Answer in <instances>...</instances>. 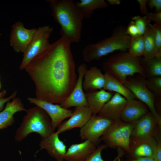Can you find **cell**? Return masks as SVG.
<instances>
[{
	"instance_id": "1",
	"label": "cell",
	"mask_w": 161,
	"mask_h": 161,
	"mask_svg": "<svg viewBox=\"0 0 161 161\" xmlns=\"http://www.w3.org/2000/svg\"><path fill=\"white\" fill-rule=\"evenodd\" d=\"M71 44L61 37L25 67L24 70L35 85L37 98L60 104L72 92L77 76Z\"/></svg>"
},
{
	"instance_id": "2",
	"label": "cell",
	"mask_w": 161,
	"mask_h": 161,
	"mask_svg": "<svg viewBox=\"0 0 161 161\" xmlns=\"http://www.w3.org/2000/svg\"><path fill=\"white\" fill-rule=\"evenodd\" d=\"M55 20L60 25V33L71 43L80 41L84 19L72 0H47Z\"/></svg>"
},
{
	"instance_id": "3",
	"label": "cell",
	"mask_w": 161,
	"mask_h": 161,
	"mask_svg": "<svg viewBox=\"0 0 161 161\" xmlns=\"http://www.w3.org/2000/svg\"><path fill=\"white\" fill-rule=\"evenodd\" d=\"M130 38L123 28H117L111 36L86 46L82 52L83 59L85 62H89L100 59L115 51L126 52Z\"/></svg>"
},
{
	"instance_id": "4",
	"label": "cell",
	"mask_w": 161,
	"mask_h": 161,
	"mask_svg": "<svg viewBox=\"0 0 161 161\" xmlns=\"http://www.w3.org/2000/svg\"><path fill=\"white\" fill-rule=\"evenodd\" d=\"M102 68L105 73L112 75L121 82L136 74L145 77L140 59L128 52L120 51L112 55L103 63Z\"/></svg>"
},
{
	"instance_id": "5",
	"label": "cell",
	"mask_w": 161,
	"mask_h": 161,
	"mask_svg": "<svg viewBox=\"0 0 161 161\" xmlns=\"http://www.w3.org/2000/svg\"><path fill=\"white\" fill-rule=\"evenodd\" d=\"M26 111V114L16 131V141H21L32 133H37L43 138L54 131L50 117L42 109L36 106Z\"/></svg>"
},
{
	"instance_id": "6",
	"label": "cell",
	"mask_w": 161,
	"mask_h": 161,
	"mask_svg": "<svg viewBox=\"0 0 161 161\" xmlns=\"http://www.w3.org/2000/svg\"><path fill=\"white\" fill-rule=\"evenodd\" d=\"M134 125L124 122L120 119L115 120L101 139L107 146L112 148L118 147L129 153L131 150V136Z\"/></svg>"
},
{
	"instance_id": "7",
	"label": "cell",
	"mask_w": 161,
	"mask_h": 161,
	"mask_svg": "<svg viewBox=\"0 0 161 161\" xmlns=\"http://www.w3.org/2000/svg\"><path fill=\"white\" fill-rule=\"evenodd\" d=\"M53 31V27L48 25L37 28L30 43L23 53V57L19 66L20 70H24L35 57L50 46L51 44L49 39Z\"/></svg>"
},
{
	"instance_id": "8",
	"label": "cell",
	"mask_w": 161,
	"mask_h": 161,
	"mask_svg": "<svg viewBox=\"0 0 161 161\" xmlns=\"http://www.w3.org/2000/svg\"><path fill=\"white\" fill-rule=\"evenodd\" d=\"M156 124H158L156 119L149 112L134 124L130 138L131 150L140 144L151 143L154 139Z\"/></svg>"
},
{
	"instance_id": "9",
	"label": "cell",
	"mask_w": 161,
	"mask_h": 161,
	"mask_svg": "<svg viewBox=\"0 0 161 161\" xmlns=\"http://www.w3.org/2000/svg\"><path fill=\"white\" fill-rule=\"evenodd\" d=\"M114 121L98 115L92 114L86 124L80 128V137L82 140H89L97 145L100 138Z\"/></svg>"
},
{
	"instance_id": "10",
	"label": "cell",
	"mask_w": 161,
	"mask_h": 161,
	"mask_svg": "<svg viewBox=\"0 0 161 161\" xmlns=\"http://www.w3.org/2000/svg\"><path fill=\"white\" fill-rule=\"evenodd\" d=\"M121 83L131 91L136 98L147 106L156 119L158 124L160 126L161 118L155 108L154 95L145 82L135 79H127Z\"/></svg>"
},
{
	"instance_id": "11",
	"label": "cell",
	"mask_w": 161,
	"mask_h": 161,
	"mask_svg": "<svg viewBox=\"0 0 161 161\" xmlns=\"http://www.w3.org/2000/svg\"><path fill=\"white\" fill-rule=\"evenodd\" d=\"M36 28L27 29L23 23L18 21L11 27L10 35V43L14 50L23 53L30 43Z\"/></svg>"
},
{
	"instance_id": "12",
	"label": "cell",
	"mask_w": 161,
	"mask_h": 161,
	"mask_svg": "<svg viewBox=\"0 0 161 161\" xmlns=\"http://www.w3.org/2000/svg\"><path fill=\"white\" fill-rule=\"evenodd\" d=\"M27 99L30 103L40 107L47 113L50 118L54 131L64 120L69 117L72 114V110L63 108L57 104L49 103L36 97H29Z\"/></svg>"
},
{
	"instance_id": "13",
	"label": "cell",
	"mask_w": 161,
	"mask_h": 161,
	"mask_svg": "<svg viewBox=\"0 0 161 161\" xmlns=\"http://www.w3.org/2000/svg\"><path fill=\"white\" fill-rule=\"evenodd\" d=\"M87 69V65L84 63L78 66L77 68L78 77L75 86L68 97L60 104L61 106L67 109L73 106H89L83 87L84 75Z\"/></svg>"
},
{
	"instance_id": "14",
	"label": "cell",
	"mask_w": 161,
	"mask_h": 161,
	"mask_svg": "<svg viewBox=\"0 0 161 161\" xmlns=\"http://www.w3.org/2000/svg\"><path fill=\"white\" fill-rule=\"evenodd\" d=\"M92 115L88 106L76 107L69 119L62 123L56 131L59 134L75 128L83 126Z\"/></svg>"
},
{
	"instance_id": "15",
	"label": "cell",
	"mask_w": 161,
	"mask_h": 161,
	"mask_svg": "<svg viewBox=\"0 0 161 161\" xmlns=\"http://www.w3.org/2000/svg\"><path fill=\"white\" fill-rule=\"evenodd\" d=\"M59 135L54 131L47 137L42 138L39 144L40 150H45L56 161H64L66 146L60 139Z\"/></svg>"
},
{
	"instance_id": "16",
	"label": "cell",
	"mask_w": 161,
	"mask_h": 161,
	"mask_svg": "<svg viewBox=\"0 0 161 161\" xmlns=\"http://www.w3.org/2000/svg\"><path fill=\"white\" fill-rule=\"evenodd\" d=\"M147 106L136 99L127 100L120 119L124 122L135 124L149 112Z\"/></svg>"
},
{
	"instance_id": "17",
	"label": "cell",
	"mask_w": 161,
	"mask_h": 161,
	"mask_svg": "<svg viewBox=\"0 0 161 161\" xmlns=\"http://www.w3.org/2000/svg\"><path fill=\"white\" fill-rule=\"evenodd\" d=\"M96 145L89 140L71 145L64 155L66 161H85L96 149Z\"/></svg>"
},
{
	"instance_id": "18",
	"label": "cell",
	"mask_w": 161,
	"mask_h": 161,
	"mask_svg": "<svg viewBox=\"0 0 161 161\" xmlns=\"http://www.w3.org/2000/svg\"><path fill=\"white\" fill-rule=\"evenodd\" d=\"M127 100L120 94L115 93L104 105L98 115L114 121L120 119Z\"/></svg>"
},
{
	"instance_id": "19",
	"label": "cell",
	"mask_w": 161,
	"mask_h": 161,
	"mask_svg": "<svg viewBox=\"0 0 161 161\" xmlns=\"http://www.w3.org/2000/svg\"><path fill=\"white\" fill-rule=\"evenodd\" d=\"M104 74L96 66L87 69L84 75L83 82V91L86 92L103 89L105 84Z\"/></svg>"
},
{
	"instance_id": "20",
	"label": "cell",
	"mask_w": 161,
	"mask_h": 161,
	"mask_svg": "<svg viewBox=\"0 0 161 161\" xmlns=\"http://www.w3.org/2000/svg\"><path fill=\"white\" fill-rule=\"evenodd\" d=\"M26 110L21 100L15 97L7 103L3 110L0 112V130L6 129L15 122L14 115L17 112Z\"/></svg>"
},
{
	"instance_id": "21",
	"label": "cell",
	"mask_w": 161,
	"mask_h": 161,
	"mask_svg": "<svg viewBox=\"0 0 161 161\" xmlns=\"http://www.w3.org/2000/svg\"><path fill=\"white\" fill-rule=\"evenodd\" d=\"M85 93L89 107L93 115L98 114L113 95L112 93L103 89Z\"/></svg>"
},
{
	"instance_id": "22",
	"label": "cell",
	"mask_w": 161,
	"mask_h": 161,
	"mask_svg": "<svg viewBox=\"0 0 161 161\" xmlns=\"http://www.w3.org/2000/svg\"><path fill=\"white\" fill-rule=\"evenodd\" d=\"M104 74L105 82L103 89L119 94L127 100L136 98L131 91L117 79L108 73H105Z\"/></svg>"
},
{
	"instance_id": "23",
	"label": "cell",
	"mask_w": 161,
	"mask_h": 161,
	"mask_svg": "<svg viewBox=\"0 0 161 161\" xmlns=\"http://www.w3.org/2000/svg\"><path fill=\"white\" fill-rule=\"evenodd\" d=\"M75 4L83 19L90 18L95 10L105 8L108 6L104 0H80Z\"/></svg>"
},
{
	"instance_id": "24",
	"label": "cell",
	"mask_w": 161,
	"mask_h": 161,
	"mask_svg": "<svg viewBox=\"0 0 161 161\" xmlns=\"http://www.w3.org/2000/svg\"><path fill=\"white\" fill-rule=\"evenodd\" d=\"M150 24L143 35L144 38V51L143 56L146 58L156 56H161V52L157 48L153 37Z\"/></svg>"
},
{
	"instance_id": "25",
	"label": "cell",
	"mask_w": 161,
	"mask_h": 161,
	"mask_svg": "<svg viewBox=\"0 0 161 161\" xmlns=\"http://www.w3.org/2000/svg\"><path fill=\"white\" fill-rule=\"evenodd\" d=\"M128 50V53L133 56L138 57L143 56L144 51L143 35L131 37Z\"/></svg>"
},
{
	"instance_id": "26",
	"label": "cell",
	"mask_w": 161,
	"mask_h": 161,
	"mask_svg": "<svg viewBox=\"0 0 161 161\" xmlns=\"http://www.w3.org/2000/svg\"><path fill=\"white\" fill-rule=\"evenodd\" d=\"M144 66L150 74L152 76H161V56L146 58H144L143 60Z\"/></svg>"
},
{
	"instance_id": "27",
	"label": "cell",
	"mask_w": 161,
	"mask_h": 161,
	"mask_svg": "<svg viewBox=\"0 0 161 161\" xmlns=\"http://www.w3.org/2000/svg\"><path fill=\"white\" fill-rule=\"evenodd\" d=\"M133 154L134 158L140 157H150L153 158V149L149 144H140L134 148Z\"/></svg>"
},
{
	"instance_id": "28",
	"label": "cell",
	"mask_w": 161,
	"mask_h": 161,
	"mask_svg": "<svg viewBox=\"0 0 161 161\" xmlns=\"http://www.w3.org/2000/svg\"><path fill=\"white\" fill-rule=\"evenodd\" d=\"M107 146L105 144L99 146L91 154L85 161H105L102 157L101 152L103 149L106 148ZM123 154V151L119 150L117 157L111 161H117L118 159L121 157Z\"/></svg>"
},
{
	"instance_id": "29",
	"label": "cell",
	"mask_w": 161,
	"mask_h": 161,
	"mask_svg": "<svg viewBox=\"0 0 161 161\" xmlns=\"http://www.w3.org/2000/svg\"><path fill=\"white\" fill-rule=\"evenodd\" d=\"M131 19L138 29L139 35H143L148 27L151 24V21L146 16L143 17L138 15L135 16Z\"/></svg>"
},
{
	"instance_id": "30",
	"label": "cell",
	"mask_w": 161,
	"mask_h": 161,
	"mask_svg": "<svg viewBox=\"0 0 161 161\" xmlns=\"http://www.w3.org/2000/svg\"><path fill=\"white\" fill-rule=\"evenodd\" d=\"M148 88L158 95L161 94V77L154 76L145 82Z\"/></svg>"
},
{
	"instance_id": "31",
	"label": "cell",
	"mask_w": 161,
	"mask_h": 161,
	"mask_svg": "<svg viewBox=\"0 0 161 161\" xmlns=\"http://www.w3.org/2000/svg\"><path fill=\"white\" fill-rule=\"evenodd\" d=\"M150 27L156 46L161 52V27L155 23L151 24Z\"/></svg>"
},
{
	"instance_id": "32",
	"label": "cell",
	"mask_w": 161,
	"mask_h": 161,
	"mask_svg": "<svg viewBox=\"0 0 161 161\" xmlns=\"http://www.w3.org/2000/svg\"><path fill=\"white\" fill-rule=\"evenodd\" d=\"M153 149V158L155 161H161V143L156 141L152 145Z\"/></svg>"
},
{
	"instance_id": "33",
	"label": "cell",
	"mask_w": 161,
	"mask_h": 161,
	"mask_svg": "<svg viewBox=\"0 0 161 161\" xmlns=\"http://www.w3.org/2000/svg\"><path fill=\"white\" fill-rule=\"evenodd\" d=\"M145 16L150 21H154L161 27V12H148Z\"/></svg>"
},
{
	"instance_id": "34",
	"label": "cell",
	"mask_w": 161,
	"mask_h": 161,
	"mask_svg": "<svg viewBox=\"0 0 161 161\" xmlns=\"http://www.w3.org/2000/svg\"><path fill=\"white\" fill-rule=\"evenodd\" d=\"M126 34L131 37H134L139 35L138 29L134 22L131 21L126 30Z\"/></svg>"
},
{
	"instance_id": "35",
	"label": "cell",
	"mask_w": 161,
	"mask_h": 161,
	"mask_svg": "<svg viewBox=\"0 0 161 161\" xmlns=\"http://www.w3.org/2000/svg\"><path fill=\"white\" fill-rule=\"evenodd\" d=\"M17 91H15L9 96L6 98L2 97L0 99V112L4 109V104L10 100L15 98L17 95Z\"/></svg>"
},
{
	"instance_id": "36",
	"label": "cell",
	"mask_w": 161,
	"mask_h": 161,
	"mask_svg": "<svg viewBox=\"0 0 161 161\" xmlns=\"http://www.w3.org/2000/svg\"><path fill=\"white\" fill-rule=\"evenodd\" d=\"M147 3L150 8L152 9L155 8L156 12H161V0H148Z\"/></svg>"
},
{
	"instance_id": "37",
	"label": "cell",
	"mask_w": 161,
	"mask_h": 161,
	"mask_svg": "<svg viewBox=\"0 0 161 161\" xmlns=\"http://www.w3.org/2000/svg\"><path fill=\"white\" fill-rule=\"evenodd\" d=\"M137 1L140 5L141 13L144 16H145L148 12L147 7L148 0H137Z\"/></svg>"
},
{
	"instance_id": "38",
	"label": "cell",
	"mask_w": 161,
	"mask_h": 161,
	"mask_svg": "<svg viewBox=\"0 0 161 161\" xmlns=\"http://www.w3.org/2000/svg\"><path fill=\"white\" fill-rule=\"evenodd\" d=\"M129 161H155L153 158L150 157H140L130 159Z\"/></svg>"
},
{
	"instance_id": "39",
	"label": "cell",
	"mask_w": 161,
	"mask_h": 161,
	"mask_svg": "<svg viewBox=\"0 0 161 161\" xmlns=\"http://www.w3.org/2000/svg\"><path fill=\"white\" fill-rule=\"evenodd\" d=\"M107 1L111 5H119L120 4V0H107Z\"/></svg>"
},
{
	"instance_id": "40",
	"label": "cell",
	"mask_w": 161,
	"mask_h": 161,
	"mask_svg": "<svg viewBox=\"0 0 161 161\" xmlns=\"http://www.w3.org/2000/svg\"><path fill=\"white\" fill-rule=\"evenodd\" d=\"M7 93V91L5 90H4L1 92H0V99L4 97L5 95Z\"/></svg>"
},
{
	"instance_id": "41",
	"label": "cell",
	"mask_w": 161,
	"mask_h": 161,
	"mask_svg": "<svg viewBox=\"0 0 161 161\" xmlns=\"http://www.w3.org/2000/svg\"><path fill=\"white\" fill-rule=\"evenodd\" d=\"M120 158L121 157H120V158H118V159L117 161H121V160Z\"/></svg>"
},
{
	"instance_id": "42",
	"label": "cell",
	"mask_w": 161,
	"mask_h": 161,
	"mask_svg": "<svg viewBox=\"0 0 161 161\" xmlns=\"http://www.w3.org/2000/svg\"><path fill=\"white\" fill-rule=\"evenodd\" d=\"M37 161H45L43 160H37Z\"/></svg>"
},
{
	"instance_id": "43",
	"label": "cell",
	"mask_w": 161,
	"mask_h": 161,
	"mask_svg": "<svg viewBox=\"0 0 161 161\" xmlns=\"http://www.w3.org/2000/svg\"><path fill=\"white\" fill-rule=\"evenodd\" d=\"M1 82L0 80V89H1Z\"/></svg>"
},
{
	"instance_id": "44",
	"label": "cell",
	"mask_w": 161,
	"mask_h": 161,
	"mask_svg": "<svg viewBox=\"0 0 161 161\" xmlns=\"http://www.w3.org/2000/svg\"></svg>"
}]
</instances>
